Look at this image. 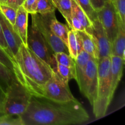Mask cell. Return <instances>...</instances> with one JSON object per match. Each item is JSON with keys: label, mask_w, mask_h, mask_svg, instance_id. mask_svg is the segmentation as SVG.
<instances>
[{"label": "cell", "mask_w": 125, "mask_h": 125, "mask_svg": "<svg viewBox=\"0 0 125 125\" xmlns=\"http://www.w3.org/2000/svg\"><path fill=\"white\" fill-rule=\"evenodd\" d=\"M54 14H55V12L46 15H40L37 13L31 14V24H34L41 33L54 53L63 52L69 54L67 45L54 34L50 28V20Z\"/></svg>", "instance_id": "5b68a950"}, {"label": "cell", "mask_w": 125, "mask_h": 125, "mask_svg": "<svg viewBox=\"0 0 125 125\" xmlns=\"http://www.w3.org/2000/svg\"><path fill=\"white\" fill-rule=\"evenodd\" d=\"M50 26L54 34L62 40L68 47V35L70 30L66 24L59 21L55 14L52 16L50 20Z\"/></svg>", "instance_id": "e0dca14e"}, {"label": "cell", "mask_w": 125, "mask_h": 125, "mask_svg": "<svg viewBox=\"0 0 125 125\" xmlns=\"http://www.w3.org/2000/svg\"><path fill=\"white\" fill-rule=\"evenodd\" d=\"M28 12L20 6L17 11L15 21L13 26V29L21 40L22 43L25 46H28Z\"/></svg>", "instance_id": "7c38bea8"}, {"label": "cell", "mask_w": 125, "mask_h": 125, "mask_svg": "<svg viewBox=\"0 0 125 125\" xmlns=\"http://www.w3.org/2000/svg\"><path fill=\"white\" fill-rule=\"evenodd\" d=\"M57 9L52 0H38L35 8V13L46 15L52 13Z\"/></svg>", "instance_id": "7402d4cb"}, {"label": "cell", "mask_w": 125, "mask_h": 125, "mask_svg": "<svg viewBox=\"0 0 125 125\" xmlns=\"http://www.w3.org/2000/svg\"><path fill=\"white\" fill-rule=\"evenodd\" d=\"M0 23L5 40L8 45L10 52L14 56L21 45V40L13 29V25L7 20L0 11Z\"/></svg>", "instance_id": "8fae6325"}, {"label": "cell", "mask_w": 125, "mask_h": 125, "mask_svg": "<svg viewBox=\"0 0 125 125\" xmlns=\"http://www.w3.org/2000/svg\"><path fill=\"white\" fill-rule=\"evenodd\" d=\"M0 4H7V0H0Z\"/></svg>", "instance_id": "8d00e7d4"}, {"label": "cell", "mask_w": 125, "mask_h": 125, "mask_svg": "<svg viewBox=\"0 0 125 125\" xmlns=\"http://www.w3.org/2000/svg\"><path fill=\"white\" fill-rule=\"evenodd\" d=\"M108 0H90L92 6L96 12L100 10Z\"/></svg>", "instance_id": "d6a6232c"}, {"label": "cell", "mask_w": 125, "mask_h": 125, "mask_svg": "<svg viewBox=\"0 0 125 125\" xmlns=\"http://www.w3.org/2000/svg\"><path fill=\"white\" fill-rule=\"evenodd\" d=\"M68 50L69 54L74 60L78 55V43L76 39V33L73 29L69 30L68 35Z\"/></svg>", "instance_id": "603a6c76"}, {"label": "cell", "mask_w": 125, "mask_h": 125, "mask_svg": "<svg viewBox=\"0 0 125 125\" xmlns=\"http://www.w3.org/2000/svg\"><path fill=\"white\" fill-rule=\"evenodd\" d=\"M21 118L24 125H68L85 123L89 120V115L76 98L57 102L32 96Z\"/></svg>", "instance_id": "6da1fadb"}, {"label": "cell", "mask_w": 125, "mask_h": 125, "mask_svg": "<svg viewBox=\"0 0 125 125\" xmlns=\"http://www.w3.org/2000/svg\"><path fill=\"white\" fill-rule=\"evenodd\" d=\"M31 96L20 83H12L6 92L4 114L22 116L28 109Z\"/></svg>", "instance_id": "277c9868"}, {"label": "cell", "mask_w": 125, "mask_h": 125, "mask_svg": "<svg viewBox=\"0 0 125 125\" xmlns=\"http://www.w3.org/2000/svg\"><path fill=\"white\" fill-rule=\"evenodd\" d=\"M114 95L111 84V57L100 59L98 64L97 90L92 106L93 113L96 118L106 115Z\"/></svg>", "instance_id": "3957f363"}, {"label": "cell", "mask_w": 125, "mask_h": 125, "mask_svg": "<svg viewBox=\"0 0 125 125\" xmlns=\"http://www.w3.org/2000/svg\"><path fill=\"white\" fill-rule=\"evenodd\" d=\"M42 97L57 102H67L75 98L68 84L62 81L54 71L51 78L44 85Z\"/></svg>", "instance_id": "ba28073f"}, {"label": "cell", "mask_w": 125, "mask_h": 125, "mask_svg": "<svg viewBox=\"0 0 125 125\" xmlns=\"http://www.w3.org/2000/svg\"><path fill=\"white\" fill-rule=\"evenodd\" d=\"M53 71L61 78V80L66 84H68L71 79L75 80V68H70L57 63L56 68L53 70Z\"/></svg>", "instance_id": "ffe728a7"}, {"label": "cell", "mask_w": 125, "mask_h": 125, "mask_svg": "<svg viewBox=\"0 0 125 125\" xmlns=\"http://www.w3.org/2000/svg\"><path fill=\"white\" fill-rule=\"evenodd\" d=\"M52 1H53L54 4L55 6H56V8H57V4H58V1H59V0H52Z\"/></svg>", "instance_id": "d590c367"}, {"label": "cell", "mask_w": 125, "mask_h": 125, "mask_svg": "<svg viewBox=\"0 0 125 125\" xmlns=\"http://www.w3.org/2000/svg\"><path fill=\"white\" fill-rule=\"evenodd\" d=\"M0 125H24V123L21 116L4 114L0 115Z\"/></svg>", "instance_id": "d4e9b609"}, {"label": "cell", "mask_w": 125, "mask_h": 125, "mask_svg": "<svg viewBox=\"0 0 125 125\" xmlns=\"http://www.w3.org/2000/svg\"><path fill=\"white\" fill-rule=\"evenodd\" d=\"M72 29L77 31H85L84 26L80 21L74 15L72 14Z\"/></svg>", "instance_id": "4dcf8cb0"}, {"label": "cell", "mask_w": 125, "mask_h": 125, "mask_svg": "<svg viewBox=\"0 0 125 125\" xmlns=\"http://www.w3.org/2000/svg\"><path fill=\"white\" fill-rule=\"evenodd\" d=\"M12 61L17 81L32 96L42 97L44 85L53 74L52 68L23 43Z\"/></svg>", "instance_id": "7a4b0ae2"}, {"label": "cell", "mask_w": 125, "mask_h": 125, "mask_svg": "<svg viewBox=\"0 0 125 125\" xmlns=\"http://www.w3.org/2000/svg\"><path fill=\"white\" fill-rule=\"evenodd\" d=\"M92 35L97 43L100 59L110 57L112 52V44L110 43L104 29L98 18L92 22Z\"/></svg>", "instance_id": "30bf717a"}, {"label": "cell", "mask_w": 125, "mask_h": 125, "mask_svg": "<svg viewBox=\"0 0 125 125\" xmlns=\"http://www.w3.org/2000/svg\"><path fill=\"white\" fill-rule=\"evenodd\" d=\"M24 1V0H7V4L17 10L20 6H21Z\"/></svg>", "instance_id": "e575fe53"}, {"label": "cell", "mask_w": 125, "mask_h": 125, "mask_svg": "<svg viewBox=\"0 0 125 125\" xmlns=\"http://www.w3.org/2000/svg\"><path fill=\"white\" fill-rule=\"evenodd\" d=\"M38 0H24L21 6L29 14L35 13V8Z\"/></svg>", "instance_id": "f546056e"}, {"label": "cell", "mask_w": 125, "mask_h": 125, "mask_svg": "<svg viewBox=\"0 0 125 125\" xmlns=\"http://www.w3.org/2000/svg\"><path fill=\"white\" fill-rule=\"evenodd\" d=\"M0 11L2 12L6 19L12 24L14 25L17 16V10L7 4H0Z\"/></svg>", "instance_id": "83f0119b"}, {"label": "cell", "mask_w": 125, "mask_h": 125, "mask_svg": "<svg viewBox=\"0 0 125 125\" xmlns=\"http://www.w3.org/2000/svg\"><path fill=\"white\" fill-rule=\"evenodd\" d=\"M16 81L13 71L0 62V87L6 92L9 87Z\"/></svg>", "instance_id": "d6986e66"}, {"label": "cell", "mask_w": 125, "mask_h": 125, "mask_svg": "<svg viewBox=\"0 0 125 125\" xmlns=\"http://www.w3.org/2000/svg\"><path fill=\"white\" fill-rule=\"evenodd\" d=\"M5 99H6V92L0 87V115L4 114V108Z\"/></svg>", "instance_id": "836d02e7"}, {"label": "cell", "mask_w": 125, "mask_h": 125, "mask_svg": "<svg viewBox=\"0 0 125 125\" xmlns=\"http://www.w3.org/2000/svg\"><path fill=\"white\" fill-rule=\"evenodd\" d=\"M91 58V56L85 52L84 50H81L78 54L76 59L74 60L75 62V72L76 78L77 83H79L84 74L88 62Z\"/></svg>", "instance_id": "ac0fdd59"}, {"label": "cell", "mask_w": 125, "mask_h": 125, "mask_svg": "<svg viewBox=\"0 0 125 125\" xmlns=\"http://www.w3.org/2000/svg\"><path fill=\"white\" fill-rule=\"evenodd\" d=\"M117 17L118 23L125 26V0H112Z\"/></svg>", "instance_id": "4316f807"}, {"label": "cell", "mask_w": 125, "mask_h": 125, "mask_svg": "<svg viewBox=\"0 0 125 125\" xmlns=\"http://www.w3.org/2000/svg\"><path fill=\"white\" fill-rule=\"evenodd\" d=\"M107 38L111 44L114 40L118 29V19L112 0H108L96 12Z\"/></svg>", "instance_id": "9c48e42d"}, {"label": "cell", "mask_w": 125, "mask_h": 125, "mask_svg": "<svg viewBox=\"0 0 125 125\" xmlns=\"http://www.w3.org/2000/svg\"><path fill=\"white\" fill-rule=\"evenodd\" d=\"M54 57L56 63L63 65L72 68H75L74 60L70 56L69 54L63 52H57L54 53Z\"/></svg>", "instance_id": "cb8c5ba5"}, {"label": "cell", "mask_w": 125, "mask_h": 125, "mask_svg": "<svg viewBox=\"0 0 125 125\" xmlns=\"http://www.w3.org/2000/svg\"><path fill=\"white\" fill-rule=\"evenodd\" d=\"M98 64V60L91 57L81 79L78 83L80 92L89 100L92 106L95 101L97 90Z\"/></svg>", "instance_id": "52a82bcc"}, {"label": "cell", "mask_w": 125, "mask_h": 125, "mask_svg": "<svg viewBox=\"0 0 125 125\" xmlns=\"http://www.w3.org/2000/svg\"><path fill=\"white\" fill-rule=\"evenodd\" d=\"M92 23L98 18L97 13L92 6L90 0H76Z\"/></svg>", "instance_id": "484cf974"}, {"label": "cell", "mask_w": 125, "mask_h": 125, "mask_svg": "<svg viewBox=\"0 0 125 125\" xmlns=\"http://www.w3.org/2000/svg\"><path fill=\"white\" fill-rule=\"evenodd\" d=\"M76 31L80 36L83 44V48L87 52L91 57L95 59L99 60V51L97 43L92 35L88 34L85 31Z\"/></svg>", "instance_id": "5bb4252c"}, {"label": "cell", "mask_w": 125, "mask_h": 125, "mask_svg": "<svg viewBox=\"0 0 125 125\" xmlns=\"http://www.w3.org/2000/svg\"><path fill=\"white\" fill-rule=\"evenodd\" d=\"M28 46L37 56L48 64L52 70L56 67L54 52L41 33L34 24H31L28 31Z\"/></svg>", "instance_id": "8992f818"}, {"label": "cell", "mask_w": 125, "mask_h": 125, "mask_svg": "<svg viewBox=\"0 0 125 125\" xmlns=\"http://www.w3.org/2000/svg\"><path fill=\"white\" fill-rule=\"evenodd\" d=\"M110 57L112 92L114 95L118 84L122 79L125 60L114 55H111Z\"/></svg>", "instance_id": "4fadbf2b"}, {"label": "cell", "mask_w": 125, "mask_h": 125, "mask_svg": "<svg viewBox=\"0 0 125 125\" xmlns=\"http://www.w3.org/2000/svg\"><path fill=\"white\" fill-rule=\"evenodd\" d=\"M111 55L118 56L125 60V26L119 23L117 34L112 43Z\"/></svg>", "instance_id": "9a60e30c"}, {"label": "cell", "mask_w": 125, "mask_h": 125, "mask_svg": "<svg viewBox=\"0 0 125 125\" xmlns=\"http://www.w3.org/2000/svg\"><path fill=\"white\" fill-rule=\"evenodd\" d=\"M57 9L65 19L69 28L72 29V1L71 0H59Z\"/></svg>", "instance_id": "44dd1931"}, {"label": "cell", "mask_w": 125, "mask_h": 125, "mask_svg": "<svg viewBox=\"0 0 125 125\" xmlns=\"http://www.w3.org/2000/svg\"><path fill=\"white\" fill-rule=\"evenodd\" d=\"M71 1H72V14L75 16L80 21L81 24L84 26L85 31L88 34L92 35L93 25L90 20L76 0H71Z\"/></svg>", "instance_id": "2e32d148"}, {"label": "cell", "mask_w": 125, "mask_h": 125, "mask_svg": "<svg viewBox=\"0 0 125 125\" xmlns=\"http://www.w3.org/2000/svg\"><path fill=\"white\" fill-rule=\"evenodd\" d=\"M0 46H1L3 50H4L5 51L9 54V55L10 57L11 60H12V57H13V55H12V54L10 53V50L9 49L8 45H7V42H6V40H5L3 32H2V28H1V23H0Z\"/></svg>", "instance_id": "1f68e13d"}, {"label": "cell", "mask_w": 125, "mask_h": 125, "mask_svg": "<svg viewBox=\"0 0 125 125\" xmlns=\"http://www.w3.org/2000/svg\"><path fill=\"white\" fill-rule=\"evenodd\" d=\"M0 62L10 70H13V64L9 54L0 46Z\"/></svg>", "instance_id": "f1b7e54d"}]
</instances>
